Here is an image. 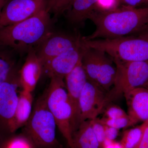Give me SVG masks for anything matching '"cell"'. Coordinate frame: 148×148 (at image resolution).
<instances>
[{
  "instance_id": "cell-10",
  "label": "cell",
  "mask_w": 148,
  "mask_h": 148,
  "mask_svg": "<svg viewBox=\"0 0 148 148\" xmlns=\"http://www.w3.org/2000/svg\"><path fill=\"white\" fill-rule=\"evenodd\" d=\"M47 0H9L0 14V27L18 23L47 8Z\"/></svg>"
},
{
  "instance_id": "cell-5",
  "label": "cell",
  "mask_w": 148,
  "mask_h": 148,
  "mask_svg": "<svg viewBox=\"0 0 148 148\" xmlns=\"http://www.w3.org/2000/svg\"><path fill=\"white\" fill-rule=\"evenodd\" d=\"M23 127L22 132L37 148H63L56 138L57 124L48 108L44 94L36 101L31 116Z\"/></svg>"
},
{
  "instance_id": "cell-13",
  "label": "cell",
  "mask_w": 148,
  "mask_h": 148,
  "mask_svg": "<svg viewBox=\"0 0 148 148\" xmlns=\"http://www.w3.org/2000/svg\"><path fill=\"white\" fill-rule=\"evenodd\" d=\"M127 115L132 125L140 122L148 121V89L139 87L125 94Z\"/></svg>"
},
{
  "instance_id": "cell-27",
  "label": "cell",
  "mask_w": 148,
  "mask_h": 148,
  "mask_svg": "<svg viewBox=\"0 0 148 148\" xmlns=\"http://www.w3.org/2000/svg\"><path fill=\"white\" fill-rule=\"evenodd\" d=\"M104 126L106 139L112 141L115 140L118 135L119 130L105 125Z\"/></svg>"
},
{
  "instance_id": "cell-1",
  "label": "cell",
  "mask_w": 148,
  "mask_h": 148,
  "mask_svg": "<svg viewBox=\"0 0 148 148\" xmlns=\"http://www.w3.org/2000/svg\"><path fill=\"white\" fill-rule=\"evenodd\" d=\"M89 19L95 29L85 40L112 39L140 34L148 31V6H123L109 10H95Z\"/></svg>"
},
{
  "instance_id": "cell-26",
  "label": "cell",
  "mask_w": 148,
  "mask_h": 148,
  "mask_svg": "<svg viewBox=\"0 0 148 148\" xmlns=\"http://www.w3.org/2000/svg\"><path fill=\"white\" fill-rule=\"evenodd\" d=\"M127 115V114L122 109L116 105L109 106L104 112V117L108 119L117 118Z\"/></svg>"
},
{
  "instance_id": "cell-18",
  "label": "cell",
  "mask_w": 148,
  "mask_h": 148,
  "mask_svg": "<svg viewBox=\"0 0 148 148\" xmlns=\"http://www.w3.org/2000/svg\"><path fill=\"white\" fill-rule=\"evenodd\" d=\"M75 148H101L92 130L90 120L81 123L73 137Z\"/></svg>"
},
{
  "instance_id": "cell-19",
  "label": "cell",
  "mask_w": 148,
  "mask_h": 148,
  "mask_svg": "<svg viewBox=\"0 0 148 148\" xmlns=\"http://www.w3.org/2000/svg\"><path fill=\"white\" fill-rule=\"evenodd\" d=\"M116 68L112 58L105 53L97 76V85L108 92L113 86L116 76Z\"/></svg>"
},
{
  "instance_id": "cell-7",
  "label": "cell",
  "mask_w": 148,
  "mask_h": 148,
  "mask_svg": "<svg viewBox=\"0 0 148 148\" xmlns=\"http://www.w3.org/2000/svg\"><path fill=\"white\" fill-rule=\"evenodd\" d=\"M18 65L0 86V136L12 134V124L21 88Z\"/></svg>"
},
{
  "instance_id": "cell-24",
  "label": "cell",
  "mask_w": 148,
  "mask_h": 148,
  "mask_svg": "<svg viewBox=\"0 0 148 148\" xmlns=\"http://www.w3.org/2000/svg\"><path fill=\"white\" fill-rule=\"evenodd\" d=\"M74 0H57L51 6L47 8L49 13L53 14L55 17H58L65 13L69 9Z\"/></svg>"
},
{
  "instance_id": "cell-25",
  "label": "cell",
  "mask_w": 148,
  "mask_h": 148,
  "mask_svg": "<svg viewBox=\"0 0 148 148\" xmlns=\"http://www.w3.org/2000/svg\"><path fill=\"white\" fill-rule=\"evenodd\" d=\"M93 132L98 140L101 148H103L106 138L104 125L99 121L98 119L90 120Z\"/></svg>"
},
{
  "instance_id": "cell-8",
  "label": "cell",
  "mask_w": 148,
  "mask_h": 148,
  "mask_svg": "<svg viewBox=\"0 0 148 148\" xmlns=\"http://www.w3.org/2000/svg\"><path fill=\"white\" fill-rule=\"evenodd\" d=\"M107 95L97 85L87 81L79 101L77 130L84 121L97 118L107 104Z\"/></svg>"
},
{
  "instance_id": "cell-28",
  "label": "cell",
  "mask_w": 148,
  "mask_h": 148,
  "mask_svg": "<svg viewBox=\"0 0 148 148\" xmlns=\"http://www.w3.org/2000/svg\"><path fill=\"white\" fill-rule=\"evenodd\" d=\"M145 123L143 135L137 148H148V121Z\"/></svg>"
},
{
  "instance_id": "cell-12",
  "label": "cell",
  "mask_w": 148,
  "mask_h": 148,
  "mask_svg": "<svg viewBox=\"0 0 148 148\" xmlns=\"http://www.w3.org/2000/svg\"><path fill=\"white\" fill-rule=\"evenodd\" d=\"M82 59V58H81ZM66 89L73 110L74 133L77 130L80 96L88 79L81 59L76 66L64 78Z\"/></svg>"
},
{
  "instance_id": "cell-14",
  "label": "cell",
  "mask_w": 148,
  "mask_h": 148,
  "mask_svg": "<svg viewBox=\"0 0 148 148\" xmlns=\"http://www.w3.org/2000/svg\"><path fill=\"white\" fill-rule=\"evenodd\" d=\"M26 60L19 69L21 89L33 92L43 72V66L37 56L36 49L27 52Z\"/></svg>"
},
{
  "instance_id": "cell-20",
  "label": "cell",
  "mask_w": 148,
  "mask_h": 148,
  "mask_svg": "<svg viewBox=\"0 0 148 148\" xmlns=\"http://www.w3.org/2000/svg\"><path fill=\"white\" fill-rule=\"evenodd\" d=\"M19 53L11 48L0 45V86L7 78L11 72L18 65Z\"/></svg>"
},
{
  "instance_id": "cell-4",
  "label": "cell",
  "mask_w": 148,
  "mask_h": 148,
  "mask_svg": "<svg viewBox=\"0 0 148 148\" xmlns=\"http://www.w3.org/2000/svg\"><path fill=\"white\" fill-rule=\"evenodd\" d=\"M44 92L48 109L54 117L57 128L65 138L69 148H75L73 143V110L66 89L64 79L51 78Z\"/></svg>"
},
{
  "instance_id": "cell-29",
  "label": "cell",
  "mask_w": 148,
  "mask_h": 148,
  "mask_svg": "<svg viewBox=\"0 0 148 148\" xmlns=\"http://www.w3.org/2000/svg\"><path fill=\"white\" fill-rule=\"evenodd\" d=\"M123 6L133 8H138L141 5H146V0H119Z\"/></svg>"
},
{
  "instance_id": "cell-33",
  "label": "cell",
  "mask_w": 148,
  "mask_h": 148,
  "mask_svg": "<svg viewBox=\"0 0 148 148\" xmlns=\"http://www.w3.org/2000/svg\"><path fill=\"white\" fill-rule=\"evenodd\" d=\"M144 87L146 88H148V82L145 85Z\"/></svg>"
},
{
  "instance_id": "cell-16",
  "label": "cell",
  "mask_w": 148,
  "mask_h": 148,
  "mask_svg": "<svg viewBox=\"0 0 148 148\" xmlns=\"http://www.w3.org/2000/svg\"><path fill=\"white\" fill-rule=\"evenodd\" d=\"M33 101L32 92L21 89L19 93L12 133H15L18 129L24 127L29 121L34 108Z\"/></svg>"
},
{
  "instance_id": "cell-32",
  "label": "cell",
  "mask_w": 148,
  "mask_h": 148,
  "mask_svg": "<svg viewBox=\"0 0 148 148\" xmlns=\"http://www.w3.org/2000/svg\"><path fill=\"white\" fill-rule=\"evenodd\" d=\"M57 1V0H48L47 1V8H49L51 6Z\"/></svg>"
},
{
  "instance_id": "cell-34",
  "label": "cell",
  "mask_w": 148,
  "mask_h": 148,
  "mask_svg": "<svg viewBox=\"0 0 148 148\" xmlns=\"http://www.w3.org/2000/svg\"><path fill=\"white\" fill-rule=\"evenodd\" d=\"M146 5L147 6H148V0H146Z\"/></svg>"
},
{
  "instance_id": "cell-15",
  "label": "cell",
  "mask_w": 148,
  "mask_h": 148,
  "mask_svg": "<svg viewBox=\"0 0 148 148\" xmlns=\"http://www.w3.org/2000/svg\"><path fill=\"white\" fill-rule=\"evenodd\" d=\"M99 0H74L66 11V18L75 25L83 24L96 10Z\"/></svg>"
},
{
  "instance_id": "cell-3",
  "label": "cell",
  "mask_w": 148,
  "mask_h": 148,
  "mask_svg": "<svg viewBox=\"0 0 148 148\" xmlns=\"http://www.w3.org/2000/svg\"><path fill=\"white\" fill-rule=\"evenodd\" d=\"M87 47L101 51L113 61H148V31L140 34L112 39L85 40Z\"/></svg>"
},
{
  "instance_id": "cell-6",
  "label": "cell",
  "mask_w": 148,
  "mask_h": 148,
  "mask_svg": "<svg viewBox=\"0 0 148 148\" xmlns=\"http://www.w3.org/2000/svg\"><path fill=\"white\" fill-rule=\"evenodd\" d=\"M116 68L113 86L107 92V104L148 82V61H113Z\"/></svg>"
},
{
  "instance_id": "cell-11",
  "label": "cell",
  "mask_w": 148,
  "mask_h": 148,
  "mask_svg": "<svg viewBox=\"0 0 148 148\" xmlns=\"http://www.w3.org/2000/svg\"><path fill=\"white\" fill-rule=\"evenodd\" d=\"M82 50L83 43L79 47L54 57L43 65V72L50 78L58 77L64 79L80 61Z\"/></svg>"
},
{
  "instance_id": "cell-23",
  "label": "cell",
  "mask_w": 148,
  "mask_h": 148,
  "mask_svg": "<svg viewBox=\"0 0 148 148\" xmlns=\"http://www.w3.org/2000/svg\"><path fill=\"white\" fill-rule=\"evenodd\" d=\"M102 124L120 130L132 126L131 121L128 115L115 119L103 118L98 119Z\"/></svg>"
},
{
  "instance_id": "cell-30",
  "label": "cell",
  "mask_w": 148,
  "mask_h": 148,
  "mask_svg": "<svg viewBox=\"0 0 148 148\" xmlns=\"http://www.w3.org/2000/svg\"><path fill=\"white\" fill-rule=\"evenodd\" d=\"M103 148H122L120 143L106 139Z\"/></svg>"
},
{
  "instance_id": "cell-9",
  "label": "cell",
  "mask_w": 148,
  "mask_h": 148,
  "mask_svg": "<svg viewBox=\"0 0 148 148\" xmlns=\"http://www.w3.org/2000/svg\"><path fill=\"white\" fill-rule=\"evenodd\" d=\"M82 44L80 36L51 32L35 49L43 66L54 57L79 47Z\"/></svg>"
},
{
  "instance_id": "cell-17",
  "label": "cell",
  "mask_w": 148,
  "mask_h": 148,
  "mask_svg": "<svg viewBox=\"0 0 148 148\" xmlns=\"http://www.w3.org/2000/svg\"><path fill=\"white\" fill-rule=\"evenodd\" d=\"M83 43V42H82ZM105 52L83 44L81 62L88 81L97 85V78Z\"/></svg>"
},
{
  "instance_id": "cell-31",
  "label": "cell",
  "mask_w": 148,
  "mask_h": 148,
  "mask_svg": "<svg viewBox=\"0 0 148 148\" xmlns=\"http://www.w3.org/2000/svg\"><path fill=\"white\" fill-rule=\"evenodd\" d=\"M9 0H0V14L4 6Z\"/></svg>"
},
{
  "instance_id": "cell-22",
  "label": "cell",
  "mask_w": 148,
  "mask_h": 148,
  "mask_svg": "<svg viewBox=\"0 0 148 148\" xmlns=\"http://www.w3.org/2000/svg\"><path fill=\"white\" fill-rule=\"evenodd\" d=\"M145 125L144 122L140 126L125 131L119 142L122 148H137L142 138Z\"/></svg>"
},
{
  "instance_id": "cell-21",
  "label": "cell",
  "mask_w": 148,
  "mask_h": 148,
  "mask_svg": "<svg viewBox=\"0 0 148 148\" xmlns=\"http://www.w3.org/2000/svg\"><path fill=\"white\" fill-rule=\"evenodd\" d=\"M0 148H37L32 141L24 132L15 133L0 136Z\"/></svg>"
},
{
  "instance_id": "cell-2",
  "label": "cell",
  "mask_w": 148,
  "mask_h": 148,
  "mask_svg": "<svg viewBox=\"0 0 148 148\" xmlns=\"http://www.w3.org/2000/svg\"><path fill=\"white\" fill-rule=\"evenodd\" d=\"M51 20L47 9L16 24L0 27V45L11 48L17 53H27L36 49L52 32Z\"/></svg>"
}]
</instances>
